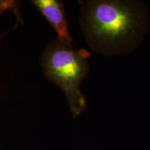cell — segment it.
<instances>
[{"label": "cell", "mask_w": 150, "mask_h": 150, "mask_svg": "<svg viewBox=\"0 0 150 150\" xmlns=\"http://www.w3.org/2000/svg\"><path fill=\"white\" fill-rule=\"evenodd\" d=\"M91 54L85 49L76 50L72 45L55 40L46 47L41 57V65L45 76L64 92L74 117L87 107L86 97L80 85L89 72Z\"/></svg>", "instance_id": "7a4b0ae2"}, {"label": "cell", "mask_w": 150, "mask_h": 150, "mask_svg": "<svg viewBox=\"0 0 150 150\" xmlns=\"http://www.w3.org/2000/svg\"><path fill=\"white\" fill-rule=\"evenodd\" d=\"M58 35V40L67 45L74 43L69 33L68 23L63 4L58 0H33L31 1Z\"/></svg>", "instance_id": "3957f363"}, {"label": "cell", "mask_w": 150, "mask_h": 150, "mask_svg": "<svg viewBox=\"0 0 150 150\" xmlns=\"http://www.w3.org/2000/svg\"><path fill=\"white\" fill-rule=\"evenodd\" d=\"M79 24L94 52L112 56L140 46L149 31V13L140 1H86L81 3Z\"/></svg>", "instance_id": "6da1fadb"}, {"label": "cell", "mask_w": 150, "mask_h": 150, "mask_svg": "<svg viewBox=\"0 0 150 150\" xmlns=\"http://www.w3.org/2000/svg\"><path fill=\"white\" fill-rule=\"evenodd\" d=\"M16 27H17V24H16V26H15V27H14L13 28H12V29H11L10 30H8V31H6V32H4V33H2V34H1V35H0V40H1V38H3V36H4V35H5L6 34V33H7L10 32V31H11V30L14 29H15V28H16Z\"/></svg>", "instance_id": "5b68a950"}, {"label": "cell", "mask_w": 150, "mask_h": 150, "mask_svg": "<svg viewBox=\"0 0 150 150\" xmlns=\"http://www.w3.org/2000/svg\"><path fill=\"white\" fill-rule=\"evenodd\" d=\"M20 1L15 0H0V16L6 11H11L16 16L17 21L23 24L21 11H20Z\"/></svg>", "instance_id": "277c9868"}]
</instances>
